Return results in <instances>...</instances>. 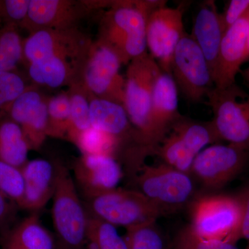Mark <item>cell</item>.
Listing matches in <instances>:
<instances>
[{
    "instance_id": "cell-1",
    "label": "cell",
    "mask_w": 249,
    "mask_h": 249,
    "mask_svg": "<svg viewBox=\"0 0 249 249\" xmlns=\"http://www.w3.org/2000/svg\"><path fill=\"white\" fill-rule=\"evenodd\" d=\"M165 1H116L100 22L97 40L114 49L123 63L147 53V16Z\"/></svg>"
},
{
    "instance_id": "cell-2",
    "label": "cell",
    "mask_w": 249,
    "mask_h": 249,
    "mask_svg": "<svg viewBox=\"0 0 249 249\" xmlns=\"http://www.w3.org/2000/svg\"><path fill=\"white\" fill-rule=\"evenodd\" d=\"M188 206L191 219L188 226L196 235L235 245L240 240L242 207L238 196L199 195Z\"/></svg>"
},
{
    "instance_id": "cell-3",
    "label": "cell",
    "mask_w": 249,
    "mask_h": 249,
    "mask_svg": "<svg viewBox=\"0 0 249 249\" xmlns=\"http://www.w3.org/2000/svg\"><path fill=\"white\" fill-rule=\"evenodd\" d=\"M160 71L157 62L147 52L129 62L124 78V106L137 132L144 159L150 155L147 147L149 118L154 86Z\"/></svg>"
},
{
    "instance_id": "cell-4",
    "label": "cell",
    "mask_w": 249,
    "mask_h": 249,
    "mask_svg": "<svg viewBox=\"0 0 249 249\" xmlns=\"http://www.w3.org/2000/svg\"><path fill=\"white\" fill-rule=\"evenodd\" d=\"M55 188L52 200V219L62 243L72 249L85 246L88 211L77 193L76 182L70 170L60 161L54 163Z\"/></svg>"
},
{
    "instance_id": "cell-5",
    "label": "cell",
    "mask_w": 249,
    "mask_h": 249,
    "mask_svg": "<svg viewBox=\"0 0 249 249\" xmlns=\"http://www.w3.org/2000/svg\"><path fill=\"white\" fill-rule=\"evenodd\" d=\"M142 192L164 213L172 214L194 199L196 185L191 174L164 163L142 165L133 180Z\"/></svg>"
},
{
    "instance_id": "cell-6",
    "label": "cell",
    "mask_w": 249,
    "mask_h": 249,
    "mask_svg": "<svg viewBox=\"0 0 249 249\" xmlns=\"http://www.w3.org/2000/svg\"><path fill=\"white\" fill-rule=\"evenodd\" d=\"M87 211L116 227L127 229L157 221L161 209L138 190L116 188L87 199Z\"/></svg>"
},
{
    "instance_id": "cell-7",
    "label": "cell",
    "mask_w": 249,
    "mask_h": 249,
    "mask_svg": "<svg viewBox=\"0 0 249 249\" xmlns=\"http://www.w3.org/2000/svg\"><path fill=\"white\" fill-rule=\"evenodd\" d=\"M222 142L212 121L201 122L182 116L157 147L155 155L165 164L191 174L196 156L207 145Z\"/></svg>"
},
{
    "instance_id": "cell-8",
    "label": "cell",
    "mask_w": 249,
    "mask_h": 249,
    "mask_svg": "<svg viewBox=\"0 0 249 249\" xmlns=\"http://www.w3.org/2000/svg\"><path fill=\"white\" fill-rule=\"evenodd\" d=\"M247 93L235 84L226 89L214 87L206 95L212 109L214 129L221 141L249 151V110Z\"/></svg>"
},
{
    "instance_id": "cell-9",
    "label": "cell",
    "mask_w": 249,
    "mask_h": 249,
    "mask_svg": "<svg viewBox=\"0 0 249 249\" xmlns=\"http://www.w3.org/2000/svg\"><path fill=\"white\" fill-rule=\"evenodd\" d=\"M93 42L78 27L35 31L23 42V62L27 65L50 58L86 61Z\"/></svg>"
},
{
    "instance_id": "cell-10",
    "label": "cell",
    "mask_w": 249,
    "mask_h": 249,
    "mask_svg": "<svg viewBox=\"0 0 249 249\" xmlns=\"http://www.w3.org/2000/svg\"><path fill=\"white\" fill-rule=\"evenodd\" d=\"M124 65L114 49L96 40L93 42L83 73V84L92 96L124 106L125 78Z\"/></svg>"
},
{
    "instance_id": "cell-11",
    "label": "cell",
    "mask_w": 249,
    "mask_h": 249,
    "mask_svg": "<svg viewBox=\"0 0 249 249\" xmlns=\"http://www.w3.org/2000/svg\"><path fill=\"white\" fill-rule=\"evenodd\" d=\"M170 74L178 90L191 103L200 102L214 87L204 54L192 36L186 33L175 49Z\"/></svg>"
},
{
    "instance_id": "cell-12",
    "label": "cell",
    "mask_w": 249,
    "mask_h": 249,
    "mask_svg": "<svg viewBox=\"0 0 249 249\" xmlns=\"http://www.w3.org/2000/svg\"><path fill=\"white\" fill-rule=\"evenodd\" d=\"M249 162L248 150L230 144H213L196 156L191 175L206 190L218 191L240 175Z\"/></svg>"
},
{
    "instance_id": "cell-13",
    "label": "cell",
    "mask_w": 249,
    "mask_h": 249,
    "mask_svg": "<svg viewBox=\"0 0 249 249\" xmlns=\"http://www.w3.org/2000/svg\"><path fill=\"white\" fill-rule=\"evenodd\" d=\"M183 16V8L165 4L154 10L147 18V49L161 71L170 74L175 49L186 34Z\"/></svg>"
},
{
    "instance_id": "cell-14",
    "label": "cell",
    "mask_w": 249,
    "mask_h": 249,
    "mask_svg": "<svg viewBox=\"0 0 249 249\" xmlns=\"http://www.w3.org/2000/svg\"><path fill=\"white\" fill-rule=\"evenodd\" d=\"M95 9H98L95 1L31 0L27 19L22 29L31 34L46 29L78 27L80 21Z\"/></svg>"
},
{
    "instance_id": "cell-15",
    "label": "cell",
    "mask_w": 249,
    "mask_h": 249,
    "mask_svg": "<svg viewBox=\"0 0 249 249\" xmlns=\"http://www.w3.org/2000/svg\"><path fill=\"white\" fill-rule=\"evenodd\" d=\"M181 116L175 80L171 74L161 71L154 86L149 118L147 147L150 155H155L173 124Z\"/></svg>"
},
{
    "instance_id": "cell-16",
    "label": "cell",
    "mask_w": 249,
    "mask_h": 249,
    "mask_svg": "<svg viewBox=\"0 0 249 249\" xmlns=\"http://www.w3.org/2000/svg\"><path fill=\"white\" fill-rule=\"evenodd\" d=\"M49 98L36 85H30L8 114L22 129L31 150H39L48 137Z\"/></svg>"
},
{
    "instance_id": "cell-17",
    "label": "cell",
    "mask_w": 249,
    "mask_h": 249,
    "mask_svg": "<svg viewBox=\"0 0 249 249\" xmlns=\"http://www.w3.org/2000/svg\"><path fill=\"white\" fill-rule=\"evenodd\" d=\"M73 172L86 199L118 188L124 176L120 162L109 155H82L73 163Z\"/></svg>"
},
{
    "instance_id": "cell-18",
    "label": "cell",
    "mask_w": 249,
    "mask_h": 249,
    "mask_svg": "<svg viewBox=\"0 0 249 249\" xmlns=\"http://www.w3.org/2000/svg\"><path fill=\"white\" fill-rule=\"evenodd\" d=\"M249 12L224 33L214 71V87L226 89L236 84L237 73L247 59Z\"/></svg>"
},
{
    "instance_id": "cell-19",
    "label": "cell",
    "mask_w": 249,
    "mask_h": 249,
    "mask_svg": "<svg viewBox=\"0 0 249 249\" xmlns=\"http://www.w3.org/2000/svg\"><path fill=\"white\" fill-rule=\"evenodd\" d=\"M224 33L222 14L218 11L215 3L214 1H204L195 18L191 36L204 54L213 78Z\"/></svg>"
},
{
    "instance_id": "cell-20",
    "label": "cell",
    "mask_w": 249,
    "mask_h": 249,
    "mask_svg": "<svg viewBox=\"0 0 249 249\" xmlns=\"http://www.w3.org/2000/svg\"><path fill=\"white\" fill-rule=\"evenodd\" d=\"M24 181V193L20 209L36 213L52 199L55 188L54 163L37 159L28 160L21 168Z\"/></svg>"
},
{
    "instance_id": "cell-21",
    "label": "cell",
    "mask_w": 249,
    "mask_h": 249,
    "mask_svg": "<svg viewBox=\"0 0 249 249\" xmlns=\"http://www.w3.org/2000/svg\"><path fill=\"white\" fill-rule=\"evenodd\" d=\"M87 61V60H86ZM86 61L61 58H50L29 64L28 76L36 86L61 88L83 83Z\"/></svg>"
},
{
    "instance_id": "cell-22",
    "label": "cell",
    "mask_w": 249,
    "mask_h": 249,
    "mask_svg": "<svg viewBox=\"0 0 249 249\" xmlns=\"http://www.w3.org/2000/svg\"><path fill=\"white\" fill-rule=\"evenodd\" d=\"M3 242L29 249H53L55 244L36 213L5 232Z\"/></svg>"
},
{
    "instance_id": "cell-23",
    "label": "cell",
    "mask_w": 249,
    "mask_h": 249,
    "mask_svg": "<svg viewBox=\"0 0 249 249\" xmlns=\"http://www.w3.org/2000/svg\"><path fill=\"white\" fill-rule=\"evenodd\" d=\"M30 146L22 129L9 118L0 121V160L18 168L28 162Z\"/></svg>"
},
{
    "instance_id": "cell-24",
    "label": "cell",
    "mask_w": 249,
    "mask_h": 249,
    "mask_svg": "<svg viewBox=\"0 0 249 249\" xmlns=\"http://www.w3.org/2000/svg\"><path fill=\"white\" fill-rule=\"evenodd\" d=\"M67 92L70 102V127L67 140L74 143L82 132L91 127L90 121L91 94L83 83L70 87Z\"/></svg>"
},
{
    "instance_id": "cell-25",
    "label": "cell",
    "mask_w": 249,
    "mask_h": 249,
    "mask_svg": "<svg viewBox=\"0 0 249 249\" xmlns=\"http://www.w3.org/2000/svg\"><path fill=\"white\" fill-rule=\"evenodd\" d=\"M88 214L85 245L88 249H129L124 237L119 233L116 227Z\"/></svg>"
},
{
    "instance_id": "cell-26",
    "label": "cell",
    "mask_w": 249,
    "mask_h": 249,
    "mask_svg": "<svg viewBox=\"0 0 249 249\" xmlns=\"http://www.w3.org/2000/svg\"><path fill=\"white\" fill-rule=\"evenodd\" d=\"M74 144L83 155H109L117 160L118 156H121V146L118 141L92 127L82 132Z\"/></svg>"
},
{
    "instance_id": "cell-27",
    "label": "cell",
    "mask_w": 249,
    "mask_h": 249,
    "mask_svg": "<svg viewBox=\"0 0 249 249\" xmlns=\"http://www.w3.org/2000/svg\"><path fill=\"white\" fill-rule=\"evenodd\" d=\"M23 42L18 28L0 25V72L16 70L23 62Z\"/></svg>"
},
{
    "instance_id": "cell-28",
    "label": "cell",
    "mask_w": 249,
    "mask_h": 249,
    "mask_svg": "<svg viewBox=\"0 0 249 249\" xmlns=\"http://www.w3.org/2000/svg\"><path fill=\"white\" fill-rule=\"evenodd\" d=\"M70 127V96L66 91L49 98L47 136L67 139Z\"/></svg>"
},
{
    "instance_id": "cell-29",
    "label": "cell",
    "mask_w": 249,
    "mask_h": 249,
    "mask_svg": "<svg viewBox=\"0 0 249 249\" xmlns=\"http://www.w3.org/2000/svg\"><path fill=\"white\" fill-rule=\"evenodd\" d=\"M124 239L129 249H167L166 241L157 221L126 229Z\"/></svg>"
},
{
    "instance_id": "cell-30",
    "label": "cell",
    "mask_w": 249,
    "mask_h": 249,
    "mask_svg": "<svg viewBox=\"0 0 249 249\" xmlns=\"http://www.w3.org/2000/svg\"><path fill=\"white\" fill-rule=\"evenodd\" d=\"M29 86L18 70L0 72V120L7 117L14 103Z\"/></svg>"
},
{
    "instance_id": "cell-31",
    "label": "cell",
    "mask_w": 249,
    "mask_h": 249,
    "mask_svg": "<svg viewBox=\"0 0 249 249\" xmlns=\"http://www.w3.org/2000/svg\"><path fill=\"white\" fill-rule=\"evenodd\" d=\"M0 191L18 207L22 206L24 181L22 170L0 160Z\"/></svg>"
},
{
    "instance_id": "cell-32",
    "label": "cell",
    "mask_w": 249,
    "mask_h": 249,
    "mask_svg": "<svg viewBox=\"0 0 249 249\" xmlns=\"http://www.w3.org/2000/svg\"><path fill=\"white\" fill-rule=\"evenodd\" d=\"M172 249H240L235 244L207 240L194 233L188 226L178 231Z\"/></svg>"
},
{
    "instance_id": "cell-33",
    "label": "cell",
    "mask_w": 249,
    "mask_h": 249,
    "mask_svg": "<svg viewBox=\"0 0 249 249\" xmlns=\"http://www.w3.org/2000/svg\"><path fill=\"white\" fill-rule=\"evenodd\" d=\"M31 0H0L3 24L22 28L27 19Z\"/></svg>"
},
{
    "instance_id": "cell-34",
    "label": "cell",
    "mask_w": 249,
    "mask_h": 249,
    "mask_svg": "<svg viewBox=\"0 0 249 249\" xmlns=\"http://www.w3.org/2000/svg\"><path fill=\"white\" fill-rule=\"evenodd\" d=\"M249 12V0H231L222 14L223 25L227 31L232 24Z\"/></svg>"
},
{
    "instance_id": "cell-35",
    "label": "cell",
    "mask_w": 249,
    "mask_h": 249,
    "mask_svg": "<svg viewBox=\"0 0 249 249\" xmlns=\"http://www.w3.org/2000/svg\"><path fill=\"white\" fill-rule=\"evenodd\" d=\"M16 206L0 191V232L3 234L9 230V226L14 222Z\"/></svg>"
},
{
    "instance_id": "cell-36",
    "label": "cell",
    "mask_w": 249,
    "mask_h": 249,
    "mask_svg": "<svg viewBox=\"0 0 249 249\" xmlns=\"http://www.w3.org/2000/svg\"><path fill=\"white\" fill-rule=\"evenodd\" d=\"M237 196L242 207L239 238L249 242V185L244 188Z\"/></svg>"
},
{
    "instance_id": "cell-37",
    "label": "cell",
    "mask_w": 249,
    "mask_h": 249,
    "mask_svg": "<svg viewBox=\"0 0 249 249\" xmlns=\"http://www.w3.org/2000/svg\"><path fill=\"white\" fill-rule=\"evenodd\" d=\"M53 249H72L69 247L68 246L65 245V244L62 243L61 241L58 240L57 242H55V247H54Z\"/></svg>"
},
{
    "instance_id": "cell-38",
    "label": "cell",
    "mask_w": 249,
    "mask_h": 249,
    "mask_svg": "<svg viewBox=\"0 0 249 249\" xmlns=\"http://www.w3.org/2000/svg\"><path fill=\"white\" fill-rule=\"evenodd\" d=\"M242 76L246 83L249 85V65L242 71Z\"/></svg>"
},
{
    "instance_id": "cell-39",
    "label": "cell",
    "mask_w": 249,
    "mask_h": 249,
    "mask_svg": "<svg viewBox=\"0 0 249 249\" xmlns=\"http://www.w3.org/2000/svg\"><path fill=\"white\" fill-rule=\"evenodd\" d=\"M1 249H29L22 248V247H17V246L9 245V244L2 242V247Z\"/></svg>"
},
{
    "instance_id": "cell-40",
    "label": "cell",
    "mask_w": 249,
    "mask_h": 249,
    "mask_svg": "<svg viewBox=\"0 0 249 249\" xmlns=\"http://www.w3.org/2000/svg\"><path fill=\"white\" fill-rule=\"evenodd\" d=\"M247 59H249V31L248 35V43H247Z\"/></svg>"
},
{
    "instance_id": "cell-41",
    "label": "cell",
    "mask_w": 249,
    "mask_h": 249,
    "mask_svg": "<svg viewBox=\"0 0 249 249\" xmlns=\"http://www.w3.org/2000/svg\"><path fill=\"white\" fill-rule=\"evenodd\" d=\"M246 103H247V106H248L249 110V96H247V98H246Z\"/></svg>"
},
{
    "instance_id": "cell-42",
    "label": "cell",
    "mask_w": 249,
    "mask_h": 249,
    "mask_svg": "<svg viewBox=\"0 0 249 249\" xmlns=\"http://www.w3.org/2000/svg\"><path fill=\"white\" fill-rule=\"evenodd\" d=\"M1 24H3V23L2 21H1V16H0V25H1Z\"/></svg>"
},
{
    "instance_id": "cell-43",
    "label": "cell",
    "mask_w": 249,
    "mask_h": 249,
    "mask_svg": "<svg viewBox=\"0 0 249 249\" xmlns=\"http://www.w3.org/2000/svg\"><path fill=\"white\" fill-rule=\"evenodd\" d=\"M245 249H249V246L248 247H247V248H246Z\"/></svg>"
}]
</instances>
